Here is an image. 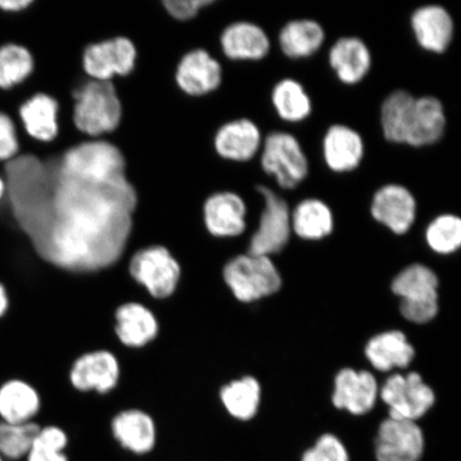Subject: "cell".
I'll use <instances>...</instances> for the list:
<instances>
[{
	"label": "cell",
	"mask_w": 461,
	"mask_h": 461,
	"mask_svg": "<svg viewBox=\"0 0 461 461\" xmlns=\"http://www.w3.org/2000/svg\"><path fill=\"white\" fill-rule=\"evenodd\" d=\"M0 176L11 215L46 261L92 272L122 256L138 198L114 144L86 141L45 160L20 153Z\"/></svg>",
	"instance_id": "6da1fadb"
},
{
	"label": "cell",
	"mask_w": 461,
	"mask_h": 461,
	"mask_svg": "<svg viewBox=\"0 0 461 461\" xmlns=\"http://www.w3.org/2000/svg\"><path fill=\"white\" fill-rule=\"evenodd\" d=\"M73 123L84 135L99 138L119 129L122 102L113 82L90 79L73 92Z\"/></svg>",
	"instance_id": "7a4b0ae2"
},
{
	"label": "cell",
	"mask_w": 461,
	"mask_h": 461,
	"mask_svg": "<svg viewBox=\"0 0 461 461\" xmlns=\"http://www.w3.org/2000/svg\"><path fill=\"white\" fill-rule=\"evenodd\" d=\"M223 278L240 302L273 295L281 287L278 270L268 257L239 256L226 265Z\"/></svg>",
	"instance_id": "3957f363"
},
{
	"label": "cell",
	"mask_w": 461,
	"mask_h": 461,
	"mask_svg": "<svg viewBox=\"0 0 461 461\" xmlns=\"http://www.w3.org/2000/svg\"><path fill=\"white\" fill-rule=\"evenodd\" d=\"M261 166L284 189L296 188L309 175V160L301 142L286 131H273L265 138Z\"/></svg>",
	"instance_id": "277c9868"
},
{
	"label": "cell",
	"mask_w": 461,
	"mask_h": 461,
	"mask_svg": "<svg viewBox=\"0 0 461 461\" xmlns=\"http://www.w3.org/2000/svg\"><path fill=\"white\" fill-rule=\"evenodd\" d=\"M438 278L424 265L403 269L392 284V291L402 297L401 312L406 320L425 324L438 313Z\"/></svg>",
	"instance_id": "5b68a950"
},
{
	"label": "cell",
	"mask_w": 461,
	"mask_h": 461,
	"mask_svg": "<svg viewBox=\"0 0 461 461\" xmlns=\"http://www.w3.org/2000/svg\"><path fill=\"white\" fill-rule=\"evenodd\" d=\"M258 192L264 200V210L248 255L268 257L284 249L290 240L291 211L286 201L269 187L258 186Z\"/></svg>",
	"instance_id": "8992f818"
},
{
	"label": "cell",
	"mask_w": 461,
	"mask_h": 461,
	"mask_svg": "<svg viewBox=\"0 0 461 461\" xmlns=\"http://www.w3.org/2000/svg\"><path fill=\"white\" fill-rule=\"evenodd\" d=\"M130 273L151 296L165 299L176 292L181 267L167 248L151 246L135 253L131 259Z\"/></svg>",
	"instance_id": "52a82bcc"
},
{
	"label": "cell",
	"mask_w": 461,
	"mask_h": 461,
	"mask_svg": "<svg viewBox=\"0 0 461 461\" xmlns=\"http://www.w3.org/2000/svg\"><path fill=\"white\" fill-rule=\"evenodd\" d=\"M137 49L126 37H115L86 46L84 71L91 79L113 82L115 77H129L135 70Z\"/></svg>",
	"instance_id": "ba28073f"
},
{
	"label": "cell",
	"mask_w": 461,
	"mask_h": 461,
	"mask_svg": "<svg viewBox=\"0 0 461 461\" xmlns=\"http://www.w3.org/2000/svg\"><path fill=\"white\" fill-rule=\"evenodd\" d=\"M380 394L390 407L389 418L414 422L422 418L435 402L434 392L418 373L406 376L393 375L385 382Z\"/></svg>",
	"instance_id": "9c48e42d"
},
{
	"label": "cell",
	"mask_w": 461,
	"mask_h": 461,
	"mask_svg": "<svg viewBox=\"0 0 461 461\" xmlns=\"http://www.w3.org/2000/svg\"><path fill=\"white\" fill-rule=\"evenodd\" d=\"M424 447L423 431L414 420L389 418L379 426L375 455L377 461H420Z\"/></svg>",
	"instance_id": "30bf717a"
},
{
	"label": "cell",
	"mask_w": 461,
	"mask_h": 461,
	"mask_svg": "<svg viewBox=\"0 0 461 461\" xmlns=\"http://www.w3.org/2000/svg\"><path fill=\"white\" fill-rule=\"evenodd\" d=\"M176 83L184 94L199 97L212 94L222 84L221 62L209 51L197 49L181 58L176 70Z\"/></svg>",
	"instance_id": "8fae6325"
},
{
	"label": "cell",
	"mask_w": 461,
	"mask_h": 461,
	"mask_svg": "<svg viewBox=\"0 0 461 461\" xmlns=\"http://www.w3.org/2000/svg\"><path fill=\"white\" fill-rule=\"evenodd\" d=\"M371 214L395 234H405L417 216V200L407 187L387 184L374 194Z\"/></svg>",
	"instance_id": "7c38bea8"
},
{
	"label": "cell",
	"mask_w": 461,
	"mask_h": 461,
	"mask_svg": "<svg viewBox=\"0 0 461 461\" xmlns=\"http://www.w3.org/2000/svg\"><path fill=\"white\" fill-rule=\"evenodd\" d=\"M247 205L240 194L219 192L204 202L206 230L216 238H235L246 230Z\"/></svg>",
	"instance_id": "4fadbf2b"
},
{
	"label": "cell",
	"mask_w": 461,
	"mask_h": 461,
	"mask_svg": "<svg viewBox=\"0 0 461 461\" xmlns=\"http://www.w3.org/2000/svg\"><path fill=\"white\" fill-rule=\"evenodd\" d=\"M120 366L117 358L107 350L92 351L75 361L70 373L75 389L88 392L95 390L107 393L117 385Z\"/></svg>",
	"instance_id": "5bb4252c"
},
{
	"label": "cell",
	"mask_w": 461,
	"mask_h": 461,
	"mask_svg": "<svg viewBox=\"0 0 461 461\" xmlns=\"http://www.w3.org/2000/svg\"><path fill=\"white\" fill-rule=\"evenodd\" d=\"M411 25L418 44L434 54L446 53L454 38V21L439 5H426L411 15Z\"/></svg>",
	"instance_id": "9a60e30c"
},
{
	"label": "cell",
	"mask_w": 461,
	"mask_h": 461,
	"mask_svg": "<svg viewBox=\"0 0 461 461\" xmlns=\"http://www.w3.org/2000/svg\"><path fill=\"white\" fill-rule=\"evenodd\" d=\"M446 128L441 101L431 95L416 97L408 117L405 144L414 148L431 146L441 140Z\"/></svg>",
	"instance_id": "2e32d148"
},
{
	"label": "cell",
	"mask_w": 461,
	"mask_h": 461,
	"mask_svg": "<svg viewBox=\"0 0 461 461\" xmlns=\"http://www.w3.org/2000/svg\"><path fill=\"white\" fill-rule=\"evenodd\" d=\"M263 144L261 131L249 119H236L216 131L214 148L223 159L244 163L258 153Z\"/></svg>",
	"instance_id": "e0dca14e"
},
{
	"label": "cell",
	"mask_w": 461,
	"mask_h": 461,
	"mask_svg": "<svg viewBox=\"0 0 461 461\" xmlns=\"http://www.w3.org/2000/svg\"><path fill=\"white\" fill-rule=\"evenodd\" d=\"M377 392L376 379L371 373L344 368L337 375L332 401L337 408L362 416L374 408Z\"/></svg>",
	"instance_id": "ac0fdd59"
},
{
	"label": "cell",
	"mask_w": 461,
	"mask_h": 461,
	"mask_svg": "<svg viewBox=\"0 0 461 461\" xmlns=\"http://www.w3.org/2000/svg\"><path fill=\"white\" fill-rule=\"evenodd\" d=\"M322 157L333 172L354 171L365 157V142L359 132L349 126L331 125L322 140Z\"/></svg>",
	"instance_id": "d6986e66"
},
{
	"label": "cell",
	"mask_w": 461,
	"mask_h": 461,
	"mask_svg": "<svg viewBox=\"0 0 461 461\" xmlns=\"http://www.w3.org/2000/svg\"><path fill=\"white\" fill-rule=\"evenodd\" d=\"M224 56L230 60L258 61L270 51V39L262 27L251 22H235L221 36Z\"/></svg>",
	"instance_id": "ffe728a7"
},
{
	"label": "cell",
	"mask_w": 461,
	"mask_h": 461,
	"mask_svg": "<svg viewBox=\"0 0 461 461\" xmlns=\"http://www.w3.org/2000/svg\"><path fill=\"white\" fill-rule=\"evenodd\" d=\"M59 102L54 96L38 92L22 104L17 113L28 137L38 142L49 143L59 135Z\"/></svg>",
	"instance_id": "44dd1931"
},
{
	"label": "cell",
	"mask_w": 461,
	"mask_h": 461,
	"mask_svg": "<svg viewBox=\"0 0 461 461\" xmlns=\"http://www.w3.org/2000/svg\"><path fill=\"white\" fill-rule=\"evenodd\" d=\"M339 82L359 84L371 70L372 55L365 41L357 37H343L332 45L328 56Z\"/></svg>",
	"instance_id": "7402d4cb"
},
{
	"label": "cell",
	"mask_w": 461,
	"mask_h": 461,
	"mask_svg": "<svg viewBox=\"0 0 461 461\" xmlns=\"http://www.w3.org/2000/svg\"><path fill=\"white\" fill-rule=\"evenodd\" d=\"M112 429L120 445L135 454L151 452L157 442L153 419L137 409L120 412L113 420Z\"/></svg>",
	"instance_id": "603a6c76"
},
{
	"label": "cell",
	"mask_w": 461,
	"mask_h": 461,
	"mask_svg": "<svg viewBox=\"0 0 461 461\" xmlns=\"http://www.w3.org/2000/svg\"><path fill=\"white\" fill-rule=\"evenodd\" d=\"M115 333L129 348H142L153 341L158 333L157 317L144 305L130 303L121 305L115 312Z\"/></svg>",
	"instance_id": "cb8c5ba5"
},
{
	"label": "cell",
	"mask_w": 461,
	"mask_h": 461,
	"mask_svg": "<svg viewBox=\"0 0 461 461\" xmlns=\"http://www.w3.org/2000/svg\"><path fill=\"white\" fill-rule=\"evenodd\" d=\"M41 408L38 391L22 379L0 385V418L7 423L32 422Z\"/></svg>",
	"instance_id": "d4e9b609"
},
{
	"label": "cell",
	"mask_w": 461,
	"mask_h": 461,
	"mask_svg": "<svg viewBox=\"0 0 461 461\" xmlns=\"http://www.w3.org/2000/svg\"><path fill=\"white\" fill-rule=\"evenodd\" d=\"M326 34L319 22L309 19L294 20L282 27L278 42L282 53L291 59L313 56L324 44Z\"/></svg>",
	"instance_id": "484cf974"
},
{
	"label": "cell",
	"mask_w": 461,
	"mask_h": 461,
	"mask_svg": "<svg viewBox=\"0 0 461 461\" xmlns=\"http://www.w3.org/2000/svg\"><path fill=\"white\" fill-rule=\"evenodd\" d=\"M366 354L376 370L388 372L394 367L403 368L411 365L414 349L407 342L405 334L390 331L373 338L366 346Z\"/></svg>",
	"instance_id": "4316f807"
},
{
	"label": "cell",
	"mask_w": 461,
	"mask_h": 461,
	"mask_svg": "<svg viewBox=\"0 0 461 461\" xmlns=\"http://www.w3.org/2000/svg\"><path fill=\"white\" fill-rule=\"evenodd\" d=\"M292 230L303 240H321L331 234L333 214L330 207L319 199H305L291 214Z\"/></svg>",
	"instance_id": "83f0119b"
},
{
	"label": "cell",
	"mask_w": 461,
	"mask_h": 461,
	"mask_svg": "<svg viewBox=\"0 0 461 461\" xmlns=\"http://www.w3.org/2000/svg\"><path fill=\"white\" fill-rule=\"evenodd\" d=\"M36 59L26 45L9 42L0 46V90L10 91L32 77Z\"/></svg>",
	"instance_id": "f1b7e54d"
},
{
	"label": "cell",
	"mask_w": 461,
	"mask_h": 461,
	"mask_svg": "<svg viewBox=\"0 0 461 461\" xmlns=\"http://www.w3.org/2000/svg\"><path fill=\"white\" fill-rule=\"evenodd\" d=\"M272 102L282 120L298 123L309 118L312 113V101L303 86L293 78H285L276 84L272 92Z\"/></svg>",
	"instance_id": "f546056e"
},
{
	"label": "cell",
	"mask_w": 461,
	"mask_h": 461,
	"mask_svg": "<svg viewBox=\"0 0 461 461\" xmlns=\"http://www.w3.org/2000/svg\"><path fill=\"white\" fill-rule=\"evenodd\" d=\"M416 101L405 90L392 92L380 109V124L385 140L393 143L405 144L409 113Z\"/></svg>",
	"instance_id": "4dcf8cb0"
},
{
	"label": "cell",
	"mask_w": 461,
	"mask_h": 461,
	"mask_svg": "<svg viewBox=\"0 0 461 461\" xmlns=\"http://www.w3.org/2000/svg\"><path fill=\"white\" fill-rule=\"evenodd\" d=\"M221 397L230 416L248 420L258 412L261 388L257 379L247 376L224 385Z\"/></svg>",
	"instance_id": "1f68e13d"
},
{
	"label": "cell",
	"mask_w": 461,
	"mask_h": 461,
	"mask_svg": "<svg viewBox=\"0 0 461 461\" xmlns=\"http://www.w3.org/2000/svg\"><path fill=\"white\" fill-rule=\"evenodd\" d=\"M41 426L37 423L0 422V456L17 460L27 457Z\"/></svg>",
	"instance_id": "d6a6232c"
},
{
	"label": "cell",
	"mask_w": 461,
	"mask_h": 461,
	"mask_svg": "<svg viewBox=\"0 0 461 461\" xmlns=\"http://www.w3.org/2000/svg\"><path fill=\"white\" fill-rule=\"evenodd\" d=\"M429 246L440 255H449L461 245V221L453 214L438 216L426 230Z\"/></svg>",
	"instance_id": "836d02e7"
},
{
	"label": "cell",
	"mask_w": 461,
	"mask_h": 461,
	"mask_svg": "<svg viewBox=\"0 0 461 461\" xmlns=\"http://www.w3.org/2000/svg\"><path fill=\"white\" fill-rule=\"evenodd\" d=\"M68 445L65 431L56 426H48L40 429L31 452L27 455L28 461H68L63 449Z\"/></svg>",
	"instance_id": "e575fe53"
},
{
	"label": "cell",
	"mask_w": 461,
	"mask_h": 461,
	"mask_svg": "<svg viewBox=\"0 0 461 461\" xmlns=\"http://www.w3.org/2000/svg\"><path fill=\"white\" fill-rule=\"evenodd\" d=\"M302 461H350L348 449L336 436L322 435L313 447L305 451Z\"/></svg>",
	"instance_id": "d590c367"
},
{
	"label": "cell",
	"mask_w": 461,
	"mask_h": 461,
	"mask_svg": "<svg viewBox=\"0 0 461 461\" xmlns=\"http://www.w3.org/2000/svg\"><path fill=\"white\" fill-rule=\"evenodd\" d=\"M21 153V140L14 120L0 112V164L14 159Z\"/></svg>",
	"instance_id": "8d00e7d4"
},
{
	"label": "cell",
	"mask_w": 461,
	"mask_h": 461,
	"mask_svg": "<svg viewBox=\"0 0 461 461\" xmlns=\"http://www.w3.org/2000/svg\"><path fill=\"white\" fill-rule=\"evenodd\" d=\"M212 4V0H164L161 5L173 20L188 22L197 17L202 9Z\"/></svg>",
	"instance_id": "74e56055"
},
{
	"label": "cell",
	"mask_w": 461,
	"mask_h": 461,
	"mask_svg": "<svg viewBox=\"0 0 461 461\" xmlns=\"http://www.w3.org/2000/svg\"><path fill=\"white\" fill-rule=\"evenodd\" d=\"M34 3V0H0V11L7 14H19L32 7Z\"/></svg>",
	"instance_id": "f35d334b"
},
{
	"label": "cell",
	"mask_w": 461,
	"mask_h": 461,
	"mask_svg": "<svg viewBox=\"0 0 461 461\" xmlns=\"http://www.w3.org/2000/svg\"><path fill=\"white\" fill-rule=\"evenodd\" d=\"M10 307L9 295L7 288L0 282V319L7 314Z\"/></svg>",
	"instance_id": "ab89813d"
},
{
	"label": "cell",
	"mask_w": 461,
	"mask_h": 461,
	"mask_svg": "<svg viewBox=\"0 0 461 461\" xmlns=\"http://www.w3.org/2000/svg\"><path fill=\"white\" fill-rule=\"evenodd\" d=\"M5 194H7V184H5V178L0 176V202L4 200Z\"/></svg>",
	"instance_id": "60d3db41"
},
{
	"label": "cell",
	"mask_w": 461,
	"mask_h": 461,
	"mask_svg": "<svg viewBox=\"0 0 461 461\" xmlns=\"http://www.w3.org/2000/svg\"><path fill=\"white\" fill-rule=\"evenodd\" d=\"M0 461H4V458L2 456H0Z\"/></svg>",
	"instance_id": "b9f144b4"
}]
</instances>
